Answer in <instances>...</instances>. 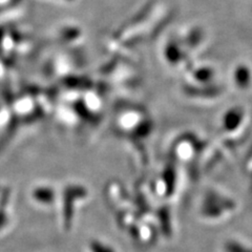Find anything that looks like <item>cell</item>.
Returning a JSON list of instances; mask_svg holds the SVG:
<instances>
[{"mask_svg":"<svg viewBox=\"0 0 252 252\" xmlns=\"http://www.w3.org/2000/svg\"><path fill=\"white\" fill-rule=\"evenodd\" d=\"M226 251L227 252H252V250L241 246L240 244L236 242L228 243L226 245Z\"/></svg>","mask_w":252,"mask_h":252,"instance_id":"6da1fadb","label":"cell"}]
</instances>
